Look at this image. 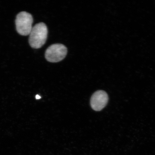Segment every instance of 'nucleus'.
<instances>
[{
  "label": "nucleus",
  "mask_w": 155,
  "mask_h": 155,
  "mask_svg": "<svg viewBox=\"0 0 155 155\" xmlns=\"http://www.w3.org/2000/svg\"><path fill=\"white\" fill-rule=\"evenodd\" d=\"M33 22V18L30 13L25 11L19 13L15 20L17 32L21 35H28L32 28Z\"/></svg>",
  "instance_id": "f03ea898"
},
{
  "label": "nucleus",
  "mask_w": 155,
  "mask_h": 155,
  "mask_svg": "<svg viewBox=\"0 0 155 155\" xmlns=\"http://www.w3.org/2000/svg\"><path fill=\"white\" fill-rule=\"evenodd\" d=\"M108 96L107 93L102 90L94 92L91 98V106L96 111H101L107 104Z\"/></svg>",
  "instance_id": "20e7f679"
},
{
  "label": "nucleus",
  "mask_w": 155,
  "mask_h": 155,
  "mask_svg": "<svg viewBox=\"0 0 155 155\" xmlns=\"http://www.w3.org/2000/svg\"><path fill=\"white\" fill-rule=\"evenodd\" d=\"M41 98V96L39 95H36V99H40Z\"/></svg>",
  "instance_id": "39448f33"
},
{
  "label": "nucleus",
  "mask_w": 155,
  "mask_h": 155,
  "mask_svg": "<svg viewBox=\"0 0 155 155\" xmlns=\"http://www.w3.org/2000/svg\"><path fill=\"white\" fill-rule=\"evenodd\" d=\"M48 29L46 25L43 22L38 23L32 27L29 34V43L32 48H41L47 40Z\"/></svg>",
  "instance_id": "f257e3e1"
},
{
  "label": "nucleus",
  "mask_w": 155,
  "mask_h": 155,
  "mask_svg": "<svg viewBox=\"0 0 155 155\" xmlns=\"http://www.w3.org/2000/svg\"><path fill=\"white\" fill-rule=\"evenodd\" d=\"M67 48L64 45H52L46 50L45 57L50 62L57 63L64 59L67 54Z\"/></svg>",
  "instance_id": "7ed1b4c3"
}]
</instances>
